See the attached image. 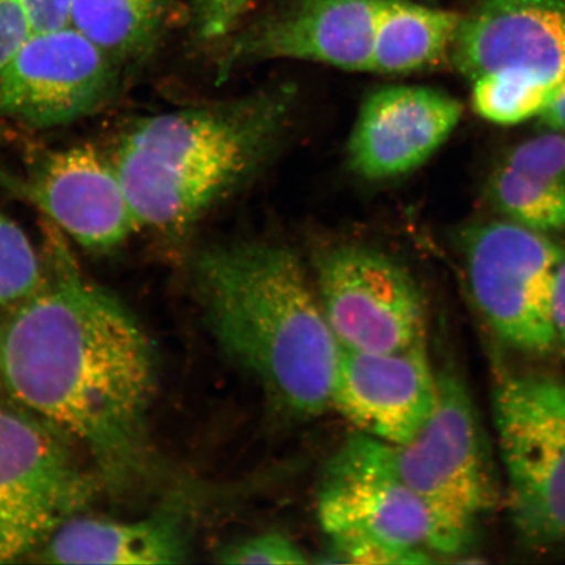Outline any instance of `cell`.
I'll list each match as a JSON object with an SVG mask.
<instances>
[{
    "instance_id": "obj_1",
    "label": "cell",
    "mask_w": 565,
    "mask_h": 565,
    "mask_svg": "<svg viewBox=\"0 0 565 565\" xmlns=\"http://www.w3.org/2000/svg\"><path fill=\"white\" fill-rule=\"evenodd\" d=\"M44 280L0 337V376L20 407L81 447L121 494L147 475V413L157 362L129 308L82 273L65 235L44 223Z\"/></svg>"
},
{
    "instance_id": "obj_2",
    "label": "cell",
    "mask_w": 565,
    "mask_h": 565,
    "mask_svg": "<svg viewBox=\"0 0 565 565\" xmlns=\"http://www.w3.org/2000/svg\"><path fill=\"white\" fill-rule=\"evenodd\" d=\"M194 285L212 337L287 412L331 407L339 344L296 253L266 242L209 246Z\"/></svg>"
},
{
    "instance_id": "obj_3",
    "label": "cell",
    "mask_w": 565,
    "mask_h": 565,
    "mask_svg": "<svg viewBox=\"0 0 565 565\" xmlns=\"http://www.w3.org/2000/svg\"><path fill=\"white\" fill-rule=\"evenodd\" d=\"M296 96L280 84L134 125L113 162L139 230L181 233L246 185L278 150Z\"/></svg>"
},
{
    "instance_id": "obj_4",
    "label": "cell",
    "mask_w": 565,
    "mask_h": 565,
    "mask_svg": "<svg viewBox=\"0 0 565 565\" xmlns=\"http://www.w3.org/2000/svg\"><path fill=\"white\" fill-rule=\"evenodd\" d=\"M318 521L344 563L427 564L439 555L433 518L402 478L391 444L356 434L324 468Z\"/></svg>"
},
{
    "instance_id": "obj_5",
    "label": "cell",
    "mask_w": 565,
    "mask_h": 565,
    "mask_svg": "<svg viewBox=\"0 0 565 565\" xmlns=\"http://www.w3.org/2000/svg\"><path fill=\"white\" fill-rule=\"evenodd\" d=\"M437 401L419 434L392 445L395 465L433 518L439 555H462L497 503L475 401L451 360L436 366Z\"/></svg>"
},
{
    "instance_id": "obj_6",
    "label": "cell",
    "mask_w": 565,
    "mask_h": 565,
    "mask_svg": "<svg viewBox=\"0 0 565 565\" xmlns=\"http://www.w3.org/2000/svg\"><path fill=\"white\" fill-rule=\"evenodd\" d=\"M494 433L507 480V507L522 545L565 542V380L507 374L492 395Z\"/></svg>"
},
{
    "instance_id": "obj_7",
    "label": "cell",
    "mask_w": 565,
    "mask_h": 565,
    "mask_svg": "<svg viewBox=\"0 0 565 565\" xmlns=\"http://www.w3.org/2000/svg\"><path fill=\"white\" fill-rule=\"evenodd\" d=\"M20 408L0 402V563L39 553L100 490L66 437Z\"/></svg>"
},
{
    "instance_id": "obj_8",
    "label": "cell",
    "mask_w": 565,
    "mask_h": 565,
    "mask_svg": "<svg viewBox=\"0 0 565 565\" xmlns=\"http://www.w3.org/2000/svg\"><path fill=\"white\" fill-rule=\"evenodd\" d=\"M461 252L472 301L494 335L526 355L553 352L551 302L563 247L546 233L503 221L466 230Z\"/></svg>"
},
{
    "instance_id": "obj_9",
    "label": "cell",
    "mask_w": 565,
    "mask_h": 565,
    "mask_svg": "<svg viewBox=\"0 0 565 565\" xmlns=\"http://www.w3.org/2000/svg\"><path fill=\"white\" fill-rule=\"evenodd\" d=\"M315 287L339 349L395 352L426 342L418 282L387 254L355 243L317 254Z\"/></svg>"
},
{
    "instance_id": "obj_10",
    "label": "cell",
    "mask_w": 565,
    "mask_h": 565,
    "mask_svg": "<svg viewBox=\"0 0 565 565\" xmlns=\"http://www.w3.org/2000/svg\"><path fill=\"white\" fill-rule=\"evenodd\" d=\"M119 70L74 26L32 33L0 70V118L49 129L95 115L116 95Z\"/></svg>"
},
{
    "instance_id": "obj_11",
    "label": "cell",
    "mask_w": 565,
    "mask_h": 565,
    "mask_svg": "<svg viewBox=\"0 0 565 565\" xmlns=\"http://www.w3.org/2000/svg\"><path fill=\"white\" fill-rule=\"evenodd\" d=\"M385 0H294L268 13L233 41L217 79L268 61L320 63L370 73Z\"/></svg>"
},
{
    "instance_id": "obj_12",
    "label": "cell",
    "mask_w": 565,
    "mask_h": 565,
    "mask_svg": "<svg viewBox=\"0 0 565 565\" xmlns=\"http://www.w3.org/2000/svg\"><path fill=\"white\" fill-rule=\"evenodd\" d=\"M3 179L88 252H116L140 231L115 162L94 146L49 152L23 179Z\"/></svg>"
},
{
    "instance_id": "obj_13",
    "label": "cell",
    "mask_w": 565,
    "mask_h": 565,
    "mask_svg": "<svg viewBox=\"0 0 565 565\" xmlns=\"http://www.w3.org/2000/svg\"><path fill=\"white\" fill-rule=\"evenodd\" d=\"M436 401V366L426 342L384 353L339 350L331 407L359 434L395 447L407 444L427 423Z\"/></svg>"
},
{
    "instance_id": "obj_14",
    "label": "cell",
    "mask_w": 565,
    "mask_h": 565,
    "mask_svg": "<svg viewBox=\"0 0 565 565\" xmlns=\"http://www.w3.org/2000/svg\"><path fill=\"white\" fill-rule=\"evenodd\" d=\"M450 62L472 83L515 73L565 79V0H479L458 26Z\"/></svg>"
},
{
    "instance_id": "obj_15",
    "label": "cell",
    "mask_w": 565,
    "mask_h": 565,
    "mask_svg": "<svg viewBox=\"0 0 565 565\" xmlns=\"http://www.w3.org/2000/svg\"><path fill=\"white\" fill-rule=\"evenodd\" d=\"M462 115V104L440 89H379L359 111L348 147L349 166L369 181L413 172L449 139Z\"/></svg>"
},
{
    "instance_id": "obj_16",
    "label": "cell",
    "mask_w": 565,
    "mask_h": 565,
    "mask_svg": "<svg viewBox=\"0 0 565 565\" xmlns=\"http://www.w3.org/2000/svg\"><path fill=\"white\" fill-rule=\"evenodd\" d=\"M54 564H177L188 555V534L179 514L162 512L137 521L68 520L39 551Z\"/></svg>"
},
{
    "instance_id": "obj_17",
    "label": "cell",
    "mask_w": 565,
    "mask_h": 565,
    "mask_svg": "<svg viewBox=\"0 0 565 565\" xmlns=\"http://www.w3.org/2000/svg\"><path fill=\"white\" fill-rule=\"evenodd\" d=\"M462 17L408 0H385L370 73L404 75L440 67L450 61Z\"/></svg>"
},
{
    "instance_id": "obj_18",
    "label": "cell",
    "mask_w": 565,
    "mask_h": 565,
    "mask_svg": "<svg viewBox=\"0 0 565 565\" xmlns=\"http://www.w3.org/2000/svg\"><path fill=\"white\" fill-rule=\"evenodd\" d=\"M167 6L168 0H73L70 25L122 67L152 52Z\"/></svg>"
},
{
    "instance_id": "obj_19",
    "label": "cell",
    "mask_w": 565,
    "mask_h": 565,
    "mask_svg": "<svg viewBox=\"0 0 565 565\" xmlns=\"http://www.w3.org/2000/svg\"><path fill=\"white\" fill-rule=\"evenodd\" d=\"M489 196L507 221L541 233L565 231V183L501 164L490 179Z\"/></svg>"
},
{
    "instance_id": "obj_20",
    "label": "cell",
    "mask_w": 565,
    "mask_h": 565,
    "mask_svg": "<svg viewBox=\"0 0 565 565\" xmlns=\"http://www.w3.org/2000/svg\"><path fill=\"white\" fill-rule=\"evenodd\" d=\"M559 86L515 73L486 75L472 82V106L487 121L518 125L540 116Z\"/></svg>"
},
{
    "instance_id": "obj_21",
    "label": "cell",
    "mask_w": 565,
    "mask_h": 565,
    "mask_svg": "<svg viewBox=\"0 0 565 565\" xmlns=\"http://www.w3.org/2000/svg\"><path fill=\"white\" fill-rule=\"evenodd\" d=\"M44 264L24 231L0 210V306L18 307L38 291Z\"/></svg>"
},
{
    "instance_id": "obj_22",
    "label": "cell",
    "mask_w": 565,
    "mask_h": 565,
    "mask_svg": "<svg viewBox=\"0 0 565 565\" xmlns=\"http://www.w3.org/2000/svg\"><path fill=\"white\" fill-rule=\"evenodd\" d=\"M501 164L539 179L565 183V134L551 131L522 141Z\"/></svg>"
},
{
    "instance_id": "obj_23",
    "label": "cell",
    "mask_w": 565,
    "mask_h": 565,
    "mask_svg": "<svg viewBox=\"0 0 565 565\" xmlns=\"http://www.w3.org/2000/svg\"><path fill=\"white\" fill-rule=\"evenodd\" d=\"M223 564H308L306 551L289 536L280 533H265L232 543L218 553Z\"/></svg>"
},
{
    "instance_id": "obj_24",
    "label": "cell",
    "mask_w": 565,
    "mask_h": 565,
    "mask_svg": "<svg viewBox=\"0 0 565 565\" xmlns=\"http://www.w3.org/2000/svg\"><path fill=\"white\" fill-rule=\"evenodd\" d=\"M256 0H194L196 32L215 40L231 32Z\"/></svg>"
},
{
    "instance_id": "obj_25",
    "label": "cell",
    "mask_w": 565,
    "mask_h": 565,
    "mask_svg": "<svg viewBox=\"0 0 565 565\" xmlns=\"http://www.w3.org/2000/svg\"><path fill=\"white\" fill-rule=\"evenodd\" d=\"M31 34L23 2L0 0V70L11 61Z\"/></svg>"
},
{
    "instance_id": "obj_26",
    "label": "cell",
    "mask_w": 565,
    "mask_h": 565,
    "mask_svg": "<svg viewBox=\"0 0 565 565\" xmlns=\"http://www.w3.org/2000/svg\"><path fill=\"white\" fill-rule=\"evenodd\" d=\"M32 33L62 30L70 25L73 0H21Z\"/></svg>"
},
{
    "instance_id": "obj_27",
    "label": "cell",
    "mask_w": 565,
    "mask_h": 565,
    "mask_svg": "<svg viewBox=\"0 0 565 565\" xmlns=\"http://www.w3.org/2000/svg\"><path fill=\"white\" fill-rule=\"evenodd\" d=\"M551 317H553L556 344L565 353V253L555 275Z\"/></svg>"
},
{
    "instance_id": "obj_28",
    "label": "cell",
    "mask_w": 565,
    "mask_h": 565,
    "mask_svg": "<svg viewBox=\"0 0 565 565\" xmlns=\"http://www.w3.org/2000/svg\"><path fill=\"white\" fill-rule=\"evenodd\" d=\"M539 117L547 130L565 134V79Z\"/></svg>"
},
{
    "instance_id": "obj_29",
    "label": "cell",
    "mask_w": 565,
    "mask_h": 565,
    "mask_svg": "<svg viewBox=\"0 0 565 565\" xmlns=\"http://www.w3.org/2000/svg\"><path fill=\"white\" fill-rule=\"evenodd\" d=\"M0 337H2V331H0Z\"/></svg>"
}]
</instances>
